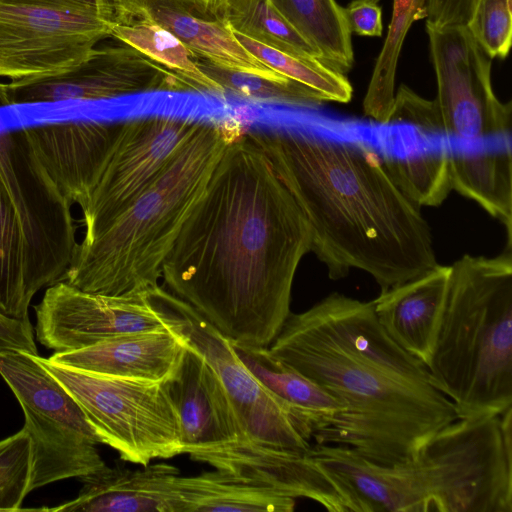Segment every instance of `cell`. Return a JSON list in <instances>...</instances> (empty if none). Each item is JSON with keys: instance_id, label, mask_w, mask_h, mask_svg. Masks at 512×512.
Listing matches in <instances>:
<instances>
[{"instance_id": "cell-1", "label": "cell", "mask_w": 512, "mask_h": 512, "mask_svg": "<svg viewBox=\"0 0 512 512\" xmlns=\"http://www.w3.org/2000/svg\"><path fill=\"white\" fill-rule=\"evenodd\" d=\"M307 219L247 132L226 146L164 260L174 295L234 345L268 347L311 251Z\"/></svg>"}, {"instance_id": "cell-2", "label": "cell", "mask_w": 512, "mask_h": 512, "mask_svg": "<svg viewBox=\"0 0 512 512\" xmlns=\"http://www.w3.org/2000/svg\"><path fill=\"white\" fill-rule=\"evenodd\" d=\"M247 133L307 219L311 251L331 279L355 268L383 291L438 264L430 226L387 172L368 127L324 117Z\"/></svg>"}, {"instance_id": "cell-3", "label": "cell", "mask_w": 512, "mask_h": 512, "mask_svg": "<svg viewBox=\"0 0 512 512\" xmlns=\"http://www.w3.org/2000/svg\"><path fill=\"white\" fill-rule=\"evenodd\" d=\"M267 348L343 405L315 444L394 465L458 419L453 403L429 383L426 366L386 333L372 301L330 293L291 312Z\"/></svg>"}, {"instance_id": "cell-4", "label": "cell", "mask_w": 512, "mask_h": 512, "mask_svg": "<svg viewBox=\"0 0 512 512\" xmlns=\"http://www.w3.org/2000/svg\"><path fill=\"white\" fill-rule=\"evenodd\" d=\"M308 452L347 486L361 512H512V408L458 418L394 465L337 445L312 443Z\"/></svg>"}, {"instance_id": "cell-5", "label": "cell", "mask_w": 512, "mask_h": 512, "mask_svg": "<svg viewBox=\"0 0 512 512\" xmlns=\"http://www.w3.org/2000/svg\"><path fill=\"white\" fill-rule=\"evenodd\" d=\"M237 126L197 120L182 147L116 217L77 244L65 282L120 296L158 286L165 258ZM64 278V277H63Z\"/></svg>"}, {"instance_id": "cell-6", "label": "cell", "mask_w": 512, "mask_h": 512, "mask_svg": "<svg viewBox=\"0 0 512 512\" xmlns=\"http://www.w3.org/2000/svg\"><path fill=\"white\" fill-rule=\"evenodd\" d=\"M429 383L458 418L512 408V257L464 255L449 265Z\"/></svg>"}, {"instance_id": "cell-7", "label": "cell", "mask_w": 512, "mask_h": 512, "mask_svg": "<svg viewBox=\"0 0 512 512\" xmlns=\"http://www.w3.org/2000/svg\"><path fill=\"white\" fill-rule=\"evenodd\" d=\"M76 246L71 203L23 128L0 132V313L28 318L34 295L64 277Z\"/></svg>"}, {"instance_id": "cell-8", "label": "cell", "mask_w": 512, "mask_h": 512, "mask_svg": "<svg viewBox=\"0 0 512 512\" xmlns=\"http://www.w3.org/2000/svg\"><path fill=\"white\" fill-rule=\"evenodd\" d=\"M110 0H0V78L22 85L69 72L111 37Z\"/></svg>"}, {"instance_id": "cell-9", "label": "cell", "mask_w": 512, "mask_h": 512, "mask_svg": "<svg viewBox=\"0 0 512 512\" xmlns=\"http://www.w3.org/2000/svg\"><path fill=\"white\" fill-rule=\"evenodd\" d=\"M41 361L80 406L101 444L140 464L182 454L177 411L165 382L108 376Z\"/></svg>"}, {"instance_id": "cell-10", "label": "cell", "mask_w": 512, "mask_h": 512, "mask_svg": "<svg viewBox=\"0 0 512 512\" xmlns=\"http://www.w3.org/2000/svg\"><path fill=\"white\" fill-rule=\"evenodd\" d=\"M0 375L22 407L23 429L31 439L30 491L106 465L96 448L101 442L80 406L39 355L0 353Z\"/></svg>"}, {"instance_id": "cell-11", "label": "cell", "mask_w": 512, "mask_h": 512, "mask_svg": "<svg viewBox=\"0 0 512 512\" xmlns=\"http://www.w3.org/2000/svg\"><path fill=\"white\" fill-rule=\"evenodd\" d=\"M173 328L217 373L240 420L245 438L257 445L307 451L311 434L295 410L260 382L238 356L233 343L190 304L162 288Z\"/></svg>"}, {"instance_id": "cell-12", "label": "cell", "mask_w": 512, "mask_h": 512, "mask_svg": "<svg viewBox=\"0 0 512 512\" xmlns=\"http://www.w3.org/2000/svg\"><path fill=\"white\" fill-rule=\"evenodd\" d=\"M437 96L434 99L443 134L452 142H475L511 136V102L496 96L492 58L467 26L426 22Z\"/></svg>"}, {"instance_id": "cell-13", "label": "cell", "mask_w": 512, "mask_h": 512, "mask_svg": "<svg viewBox=\"0 0 512 512\" xmlns=\"http://www.w3.org/2000/svg\"><path fill=\"white\" fill-rule=\"evenodd\" d=\"M160 288L109 296L58 281L34 306L36 339L48 349L65 352L120 334L170 330L173 315L160 297Z\"/></svg>"}, {"instance_id": "cell-14", "label": "cell", "mask_w": 512, "mask_h": 512, "mask_svg": "<svg viewBox=\"0 0 512 512\" xmlns=\"http://www.w3.org/2000/svg\"><path fill=\"white\" fill-rule=\"evenodd\" d=\"M196 122L171 115L120 122L98 182L82 208L84 235L116 217L156 178L185 143Z\"/></svg>"}, {"instance_id": "cell-15", "label": "cell", "mask_w": 512, "mask_h": 512, "mask_svg": "<svg viewBox=\"0 0 512 512\" xmlns=\"http://www.w3.org/2000/svg\"><path fill=\"white\" fill-rule=\"evenodd\" d=\"M158 91L188 92L172 73L121 42L95 48L75 69L22 85L0 83L5 105L95 101Z\"/></svg>"}, {"instance_id": "cell-16", "label": "cell", "mask_w": 512, "mask_h": 512, "mask_svg": "<svg viewBox=\"0 0 512 512\" xmlns=\"http://www.w3.org/2000/svg\"><path fill=\"white\" fill-rule=\"evenodd\" d=\"M308 450L266 447L238 438L189 455L194 461L284 495L315 501L331 512H361L347 486L317 463Z\"/></svg>"}, {"instance_id": "cell-17", "label": "cell", "mask_w": 512, "mask_h": 512, "mask_svg": "<svg viewBox=\"0 0 512 512\" xmlns=\"http://www.w3.org/2000/svg\"><path fill=\"white\" fill-rule=\"evenodd\" d=\"M120 122L72 120L23 128L59 192L81 209L98 182Z\"/></svg>"}, {"instance_id": "cell-18", "label": "cell", "mask_w": 512, "mask_h": 512, "mask_svg": "<svg viewBox=\"0 0 512 512\" xmlns=\"http://www.w3.org/2000/svg\"><path fill=\"white\" fill-rule=\"evenodd\" d=\"M165 384L178 415L182 454L244 437L221 380L196 349L187 344L181 362Z\"/></svg>"}, {"instance_id": "cell-19", "label": "cell", "mask_w": 512, "mask_h": 512, "mask_svg": "<svg viewBox=\"0 0 512 512\" xmlns=\"http://www.w3.org/2000/svg\"><path fill=\"white\" fill-rule=\"evenodd\" d=\"M112 13L154 22L180 40L194 56L225 67L274 71L246 50L226 20L200 0H110Z\"/></svg>"}, {"instance_id": "cell-20", "label": "cell", "mask_w": 512, "mask_h": 512, "mask_svg": "<svg viewBox=\"0 0 512 512\" xmlns=\"http://www.w3.org/2000/svg\"><path fill=\"white\" fill-rule=\"evenodd\" d=\"M368 128L382 162L398 188L417 206H439L452 188L451 140L405 124Z\"/></svg>"}, {"instance_id": "cell-21", "label": "cell", "mask_w": 512, "mask_h": 512, "mask_svg": "<svg viewBox=\"0 0 512 512\" xmlns=\"http://www.w3.org/2000/svg\"><path fill=\"white\" fill-rule=\"evenodd\" d=\"M180 471L165 463L140 469L103 468L80 477L78 496L44 510L65 512H186Z\"/></svg>"}, {"instance_id": "cell-22", "label": "cell", "mask_w": 512, "mask_h": 512, "mask_svg": "<svg viewBox=\"0 0 512 512\" xmlns=\"http://www.w3.org/2000/svg\"><path fill=\"white\" fill-rule=\"evenodd\" d=\"M186 348V339L172 327L108 337L77 350L55 352L48 360L95 374L165 382Z\"/></svg>"}, {"instance_id": "cell-23", "label": "cell", "mask_w": 512, "mask_h": 512, "mask_svg": "<svg viewBox=\"0 0 512 512\" xmlns=\"http://www.w3.org/2000/svg\"><path fill=\"white\" fill-rule=\"evenodd\" d=\"M448 274L449 266L437 264L417 277L381 291L372 300L386 333L425 366L435 343Z\"/></svg>"}, {"instance_id": "cell-24", "label": "cell", "mask_w": 512, "mask_h": 512, "mask_svg": "<svg viewBox=\"0 0 512 512\" xmlns=\"http://www.w3.org/2000/svg\"><path fill=\"white\" fill-rule=\"evenodd\" d=\"M452 188L475 201L512 236L511 136L475 142L451 141Z\"/></svg>"}, {"instance_id": "cell-25", "label": "cell", "mask_w": 512, "mask_h": 512, "mask_svg": "<svg viewBox=\"0 0 512 512\" xmlns=\"http://www.w3.org/2000/svg\"><path fill=\"white\" fill-rule=\"evenodd\" d=\"M234 347L255 377L301 417L311 434L312 443L316 434L343 410V405L336 398L273 357L267 347Z\"/></svg>"}, {"instance_id": "cell-26", "label": "cell", "mask_w": 512, "mask_h": 512, "mask_svg": "<svg viewBox=\"0 0 512 512\" xmlns=\"http://www.w3.org/2000/svg\"><path fill=\"white\" fill-rule=\"evenodd\" d=\"M186 512H292L296 499L214 469L180 476Z\"/></svg>"}, {"instance_id": "cell-27", "label": "cell", "mask_w": 512, "mask_h": 512, "mask_svg": "<svg viewBox=\"0 0 512 512\" xmlns=\"http://www.w3.org/2000/svg\"><path fill=\"white\" fill-rule=\"evenodd\" d=\"M111 37L123 42L176 76L188 92L223 96L222 88L197 66L193 53L174 35L146 19L112 13Z\"/></svg>"}, {"instance_id": "cell-28", "label": "cell", "mask_w": 512, "mask_h": 512, "mask_svg": "<svg viewBox=\"0 0 512 512\" xmlns=\"http://www.w3.org/2000/svg\"><path fill=\"white\" fill-rule=\"evenodd\" d=\"M284 15L327 65L346 74L354 63L352 34L336 0H277Z\"/></svg>"}, {"instance_id": "cell-29", "label": "cell", "mask_w": 512, "mask_h": 512, "mask_svg": "<svg viewBox=\"0 0 512 512\" xmlns=\"http://www.w3.org/2000/svg\"><path fill=\"white\" fill-rule=\"evenodd\" d=\"M426 17V0H393L391 20L363 101L366 116L387 124L395 100L398 60L412 24Z\"/></svg>"}, {"instance_id": "cell-30", "label": "cell", "mask_w": 512, "mask_h": 512, "mask_svg": "<svg viewBox=\"0 0 512 512\" xmlns=\"http://www.w3.org/2000/svg\"><path fill=\"white\" fill-rule=\"evenodd\" d=\"M219 12L236 33L282 52L320 59L318 50L284 15L277 0H226Z\"/></svg>"}, {"instance_id": "cell-31", "label": "cell", "mask_w": 512, "mask_h": 512, "mask_svg": "<svg viewBox=\"0 0 512 512\" xmlns=\"http://www.w3.org/2000/svg\"><path fill=\"white\" fill-rule=\"evenodd\" d=\"M200 70L216 82L224 94L251 101L316 109L324 100L313 90L276 71L256 72L225 67L194 56Z\"/></svg>"}, {"instance_id": "cell-32", "label": "cell", "mask_w": 512, "mask_h": 512, "mask_svg": "<svg viewBox=\"0 0 512 512\" xmlns=\"http://www.w3.org/2000/svg\"><path fill=\"white\" fill-rule=\"evenodd\" d=\"M234 34L240 44L267 67L310 88L324 102L347 103L351 100L353 88L346 74L321 59L282 52L239 33Z\"/></svg>"}, {"instance_id": "cell-33", "label": "cell", "mask_w": 512, "mask_h": 512, "mask_svg": "<svg viewBox=\"0 0 512 512\" xmlns=\"http://www.w3.org/2000/svg\"><path fill=\"white\" fill-rule=\"evenodd\" d=\"M32 444L22 428L0 440V511H18L30 491Z\"/></svg>"}, {"instance_id": "cell-34", "label": "cell", "mask_w": 512, "mask_h": 512, "mask_svg": "<svg viewBox=\"0 0 512 512\" xmlns=\"http://www.w3.org/2000/svg\"><path fill=\"white\" fill-rule=\"evenodd\" d=\"M466 26L489 57L506 58L512 44V0H477Z\"/></svg>"}, {"instance_id": "cell-35", "label": "cell", "mask_w": 512, "mask_h": 512, "mask_svg": "<svg viewBox=\"0 0 512 512\" xmlns=\"http://www.w3.org/2000/svg\"><path fill=\"white\" fill-rule=\"evenodd\" d=\"M388 123L410 125L423 133L445 136L434 100L422 98L405 85L395 94Z\"/></svg>"}, {"instance_id": "cell-36", "label": "cell", "mask_w": 512, "mask_h": 512, "mask_svg": "<svg viewBox=\"0 0 512 512\" xmlns=\"http://www.w3.org/2000/svg\"><path fill=\"white\" fill-rule=\"evenodd\" d=\"M379 0H352L343 7L351 34L380 37L383 33L382 9Z\"/></svg>"}, {"instance_id": "cell-37", "label": "cell", "mask_w": 512, "mask_h": 512, "mask_svg": "<svg viewBox=\"0 0 512 512\" xmlns=\"http://www.w3.org/2000/svg\"><path fill=\"white\" fill-rule=\"evenodd\" d=\"M24 351L38 355L29 317L17 319L0 313V353Z\"/></svg>"}, {"instance_id": "cell-38", "label": "cell", "mask_w": 512, "mask_h": 512, "mask_svg": "<svg viewBox=\"0 0 512 512\" xmlns=\"http://www.w3.org/2000/svg\"><path fill=\"white\" fill-rule=\"evenodd\" d=\"M477 0H426V22L435 26H466Z\"/></svg>"}, {"instance_id": "cell-39", "label": "cell", "mask_w": 512, "mask_h": 512, "mask_svg": "<svg viewBox=\"0 0 512 512\" xmlns=\"http://www.w3.org/2000/svg\"><path fill=\"white\" fill-rule=\"evenodd\" d=\"M210 8L219 11V8L224 4L226 0H200Z\"/></svg>"}]
</instances>
